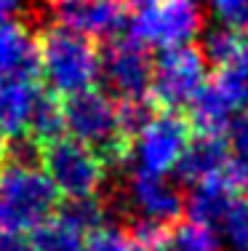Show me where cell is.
Here are the masks:
<instances>
[{
    "instance_id": "obj_1",
    "label": "cell",
    "mask_w": 248,
    "mask_h": 251,
    "mask_svg": "<svg viewBox=\"0 0 248 251\" xmlns=\"http://www.w3.org/2000/svg\"><path fill=\"white\" fill-rule=\"evenodd\" d=\"M64 126L72 139L83 142L102 158L104 166H126L131 163V145L117 123V110L104 91L96 86L86 91L64 94L62 97Z\"/></svg>"
},
{
    "instance_id": "obj_2",
    "label": "cell",
    "mask_w": 248,
    "mask_h": 251,
    "mask_svg": "<svg viewBox=\"0 0 248 251\" xmlns=\"http://www.w3.org/2000/svg\"><path fill=\"white\" fill-rule=\"evenodd\" d=\"M40 38V75L59 97L93 88L99 80V46L93 38L64 25H45Z\"/></svg>"
},
{
    "instance_id": "obj_3",
    "label": "cell",
    "mask_w": 248,
    "mask_h": 251,
    "mask_svg": "<svg viewBox=\"0 0 248 251\" xmlns=\"http://www.w3.org/2000/svg\"><path fill=\"white\" fill-rule=\"evenodd\" d=\"M62 195L40 166H0V230L29 235L38 225L54 217Z\"/></svg>"
},
{
    "instance_id": "obj_4",
    "label": "cell",
    "mask_w": 248,
    "mask_h": 251,
    "mask_svg": "<svg viewBox=\"0 0 248 251\" xmlns=\"http://www.w3.org/2000/svg\"><path fill=\"white\" fill-rule=\"evenodd\" d=\"M40 147V169L54 182L59 195L64 198H88L99 195L104 187L107 166L102 163L91 147L78 139H69L67 134L59 139L43 142Z\"/></svg>"
},
{
    "instance_id": "obj_5",
    "label": "cell",
    "mask_w": 248,
    "mask_h": 251,
    "mask_svg": "<svg viewBox=\"0 0 248 251\" xmlns=\"http://www.w3.org/2000/svg\"><path fill=\"white\" fill-rule=\"evenodd\" d=\"M205 80L208 62L195 43L160 49V56L152 59L150 97L158 110H184Z\"/></svg>"
},
{
    "instance_id": "obj_6",
    "label": "cell",
    "mask_w": 248,
    "mask_h": 251,
    "mask_svg": "<svg viewBox=\"0 0 248 251\" xmlns=\"http://www.w3.org/2000/svg\"><path fill=\"white\" fill-rule=\"evenodd\" d=\"M203 32V14L198 0H152L139 5L128 19V35L147 49H171L192 43Z\"/></svg>"
},
{
    "instance_id": "obj_7",
    "label": "cell",
    "mask_w": 248,
    "mask_h": 251,
    "mask_svg": "<svg viewBox=\"0 0 248 251\" xmlns=\"http://www.w3.org/2000/svg\"><path fill=\"white\" fill-rule=\"evenodd\" d=\"M192 136V126L179 110H158L150 123L134 136L131 160H136V171L165 176L174 171Z\"/></svg>"
},
{
    "instance_id": "obj_8",
    "label": "cell",
    "mask_w": 248,
    "mask_h": 251,
    "mask_svg": "<svg viewBox=\"0 0 248 251\" xmlns=\"http://www.w3.org/2000/svg\"><path fill=\"white\" fill-rule=\"evenodd\" d=\"M99 77L117 99L144 97L152 80V53L131 35L107 38L99 49Z\"/></svg>"
},
{
    "instance_id": "obj_9",
    "label": "cell",
    "mask_w": 248,
    "mask_h": 251,
    "mask_svg": "<svg viewBox=\"0 0 248 251\" xmlns=\"http://www.w3.org/2000/svg\"><path fill=\"white\" fill-rule=\"evenodd\" d=\"M56 22L93 40H107L128 25V5L123 0H69L54 5Z\"/></svg>"
},
{
    "instance_id": "obj_10",
    "label": "cell",
    "mask_w": 248,
    "mask_h": 251,
    "mask_svg": "<svg viewBox=\"0 0 248 251\" xmlns=\"http://www.w3.org/2000/svg\"><path fill=\"white\" fill-rule=\"evenodd\" d=\"M38 32L40 29L24 16L0 19V75L43 77Z\"/></svg>"
},
{
    "instance_id": "obj_11",
    "label": "cell",
    "mask_w": 248,
    "mask_h": 251,
    "mask_svg": "<svg viewBox=\"0 0 248 251\" xmlns=\"http://www.w3.org/2000/svg\"><path fill=\"white\" fill-rule=\"evenodd\" d=\"M128 203L139 211V217L163 225H174L184 214V195L179 187L165 182V176L144 174L136 169L128 179Z\"/></svg>"
},
{
    "instance_id": "obj_12",
    "label": "cell",
    "mask_w": 248,
    "mask_h": 251,
    "mask_svg": "<svg viewBox=\"0 0 248 251\" xmlns=\"http://www.w3.org/2000/svg\"><path fill=\"white\" fill-rule=\"evenodd\" d=\"M184 110H187V121L198 134H227L229 123L238 118L240 107L214 77V80H205L195 91V97L187 101Z\"/></svg>"
},
{
    "instance_id": "obj_13",
    "label": "cell",
    "mask_w": 248,
    "mask_h": 251,
    "mask_svg": "<svg viewBox=\"0 0 248 251\" xmlns=\"http://www.w3.org/2000/svg\"><path fill=\"white\" fill-rule=\"evenodd\" d=\"M227 158H229V145L224 134H198L190 136L174 171L181 182L195 184L203 182V179L219 176L227 166Z\"/></svg>"
},
{
    "instance_id": "obj_14",
    "label": "cell",
    "mask_w": 248,
    "mask_h": 251,
    "mask_svg": "<svg viewBox=\"0 0 248 251\" xmlns=\"http://www.w3.org/2000/svg\"><path fill=\"white\" fill-rule=\"evenodd\" d=\"M38 88L40 77L0 75V131L5 136H27V121Z\"/></svg>"
},
{
    "instance_id": "obj_15",
    "label": "cell",
    "mask_w": 248,
    "mask_h": 251,
    "mask_svg": "<svg viewBox=\"0 0 248 251\" xmlns=\"http://www.w3.org/2000/svg\"><path fill=\"white\" fill-rule=\"evenodd\" d=\"M232 195H238V193L229 187L227 179L222 174L203 179V182L192 184L190 195L184 198V211L190 214V219H195V222L216 227L222 219V214H224V208L232 201Z\"/></svg>"
},
{
    "instance_id": "obj_16",
    "label": "cell",
    "mask_w": 248,
    "mask_h": 251,
    "mask_svg": "<svg viewBox=\"0 0 248 251\" xmlns=\"http://www.w3.org/2000/svg\"><path fill=\"white\" fill-rule=\"evenodd\" d=\"M67 134L64 126V112H62V97L51 88L40 86L35 94L32 110H29V121H27V136L35 139L38 145Z\"/></svg>"
},
{
    "instance_id": "obj_17",
    "label": "cell",
    "mask_w": 248,
    "mask_h": 251,
    "mask_svg": "<svg viewBox=\"0 0 248 251\" xmlns=\"http://www.w3.org/2000/svg\"><path fill=\"white\" fill-rule=\"evenodd\" d=\"M155 251H222V238L216 227L187 217L165 227V235Z\"/></svg>"
},
{
    "instance_id": "obj_18",
    "label": "cell",
    "mask_w": 248,
    "mask_h": 251,
    "mask_svg": "<svg viewBox=\"0 0 248 251\" xmlns=\"http://www.w3.org/2000/svg\"><path fill=\"white\" fill-rule=\"evenodd\" d=\"M224 136L229 145V158L222 176L238 195H248V115L235 118Z\"/></svg>"
},
{
    "instance_id": "obj_19",
    "label": "cell",
    "mask_w": 248,
    "mask_h": 251,
    "mask_svg": "<svg viewBox=\"0 0 248 251\" xmlns=\"http://www.w3.org/2000/svg\"><path fill=\"white\" fill-rule=\"evenodd\" d=\"M29 246L32 251H86V235L54 214L29 232Z\"/></svg>"
},
{
    "instance_id": "obj_20",
    "label": "cell",
    "mask_w": 248,
    "mask_h": 251,
    "mask_svg": "<svg viewBox=\"0 0 248 251\" xmlns=\"http://www.w3.org/2000/svg\"><path fill=\"white\" fill-rule=\"evenodd\" d=\"M216 232L232 251H248V195H232Z\"/></svg>"
},
{
    "instance_id": "obj_21",
    "label": "cell",
    "mask_w": 248,
    "mask_h": 251,
    "mask_svg": "<svg viewBox=\"0 0 248 251\" xmlns=\"http://www.w3.org/2000/svg\"><path fill=\"white\" fill-rule=\"evenodd\" d=\"M216 80L222 83V88L232 97V101L240 107V110H248V32L240 43L238 53L229 59L224 67H219V75Z\"/></svg>"
},
{
    "instance_id": "obj_22",
    "label": "cell",
    "mask_w": 248,
    "mask_h": 251,
    "mask_svg": "<svg viewBox=\"0 0 248 251\" xmlns=\"http://www.w3.org/2000/svg\"><path fill=\"white\" fill-rule=\"evenodd\" d=\"M243 38H246V32H238V29H229V27L219 25V27L208 29V32L203 35V43H200L198 49L203 51L208 67L219 70L235 56V53H238Z\"/></svg>"
},
{
    "instance_id": "obj_23",
    "label": "cell",
    "mask_w": 248,
    "mask_h": 251,
    "mask_svg": "<svg viewBox=\"0 0 248 251\" xmlns=\"http://www.w3.org/2000/svg\"><path fill=\"white\" fill-rule=\"evenodd\" d=\"M86 251H136V246L123 227L102 225L86 235Z\"/></svg>"
},
{
    "instance_id": "obj_24",
    "label": "cell",
    "mask_w": 248,
    "mask_h": 251,
    "mask_svg": "<svg viewBox=\"0 0 248 251\" xmlns=\"http://www.w3.org/2000/svg\"><path fill=\"white\" fill-rule=\"evenodd\" d=\"M216 22L238 32H248V0H208Z\"/></svg>"
},
{
    "instance_id": "obj_25",
    "label": "cell",
    "mask_w": 248,
    "mask_h": 251,
    "mask_svg": "<svg viewBox=\"0 0 248 251\" xmlns=\"http://www.w3.org/2000/svg\"><path fill=\"white\" fill-rule=\"evenodd\" d=\"M24 11V0H0V19H8Z\"/></svg>"
},
{
    "instance_id": "obj_26",
    "label": "cell",
    "mask_w": 248,
    "mask_h": 251,
    "mask_svg": "<svg viewBox=\"0 0 248 251\" xmlns=\"http://www.w3.org/2000/svg\"><path fill=\"white\" fill-rule=\"evenodd\" d=\"M123 3H126L128 8H139V5H147V3H152V0H123Z\"/></svg>"
},
{
    "instance_id": "obj_27",
    "label": "cell",
    "mask_w": 248,
    "mask_h": 251,
    "mask_svg": "<svg viewBox=\"0 0 248 251\" xmlns=\"http://www.w3.org/2000/svg\"><path fill=\"white\" fill-rule=\"evenodd\" d=\"M5 145H8V142H5V134L0 131V163H3V158H5Z\"/></svg>"
},
{
    "instance_id": "obj_28",
    "label": "cell",
    "mask_w": 248,
    "mask_h": 251,
    "mask_svg": "<svg viewBox=\"0 0 248 251\" xmlns=\"http://www.w3.org/2000/svg\"><path fill=\"white\" fill-rule=\"evenodd\" d=\"M51 5H59V3H69V0H48Z\"/></svg>"
}]
</instances>
